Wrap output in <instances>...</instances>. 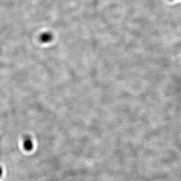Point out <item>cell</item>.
Wrapping results in <instances>:
<instances>
[{"instance_id": "cell-1", "label": "cell", "mask_w": 181, "mask_h": 181, "mask_svg": "<svg viewBox=\"0 0 181 181\" xmlns=\"http://www.w3.org/2000/svg\"><path fill=\"white\" fill-rule=\"evenodd\" d=\"M23 146L25 150L28 151H30L33 149L32 142L29 138H27L25 139L24 141Z\"/></svg>"}, {"instance_id": "cell-2", "label": "cell", "mask_w": 181, "mask_h": 181, "mask_svg": "<svg viewBox=\"0 0 181 181\" xmlns=\"http://www.w3.org/2000/svg\"><path fill=\"white\" fill-rule=\"evenodd\" d=\"M52 36L51 34L48 33H45L41 35L40 38V41L41 42L46 43V42H49L51 39Z\"/></svg>"}, {"instance_id": "cell-3", "label": "cell", "mask_w": 181, "mask_h": 181, "mask_svg": "<svg viewBox=\"0 0 181 181\" xmlns=\"http://www.w3.org/2000/svg\"><path fill=\"white\" fill-rule=\"evenodd\" d=\"M2 174V169L0 168V176H1Z\"/></svg>"}]
</instances>
